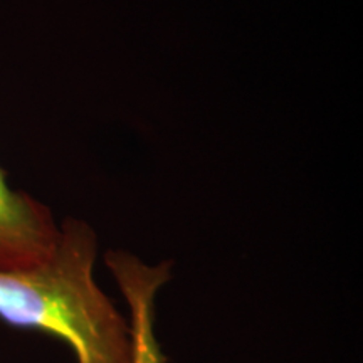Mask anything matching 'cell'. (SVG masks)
Here are the masks:
<instances>
[{"label":"cell","instance_id":"obj_1","mask_svg":"<svg viewBox=\"0 0 363 363\" xmlns=\"http://www.w3.org/2000/svg\"><path fill=\"white\" fill-rule=\"evenodd\" d=\"M96 254L94 230L66 219L48 259L0 269V320L62 340L78 363H133L130 321L94 281Z\"/></svg>","mask_w":363,"mask_h":363},{"label":"cell","instance_id":"obj_2","mask_svg":"<svg viewBox=\"0 0 363 363\" xmlns=\"http://www.w3.org/2000/svg\"><path fill=\"white\" fill-rule=\"evenodd\" d=\"M59 227L48 207L9 187L0 169V269L38 266L56 249Z\"/></svg>","mask_w":363,"mask_h":363},{"label":"cell","instance_id":"obj_3","mask_svg":"<svg viewBox=\"0 0 363 363\" xmlns=\"http://www.w3.org/2000/svg\"><path fill=\"white\" fill-rule=\"evenodd\" d=\"M104 261L130 308L133 363H167L155 331V301L162 286L170 281L172 264L150 266L123 251L106 252Z\"/></svg>","mask_w":363,"mask_h":363}]
</instances>
